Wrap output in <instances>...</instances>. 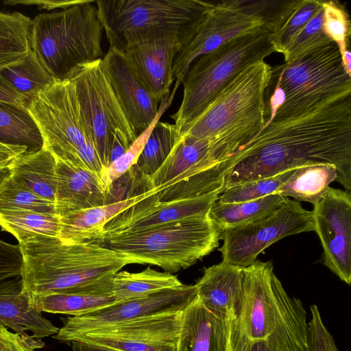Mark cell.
<instances>
[{
    "mask_svg": "<svg viewBox=\"0 0 351 351\" xmlns=\"http://www.w3.org/2000/svg\"><path fill=\"white\" fill-rule=\"evenodd\" d=\"M0 75L27 101L56 82L32 49L21 62L0 69Z\"/></svg>",
    "mask_w": 351,
    "mask_h": 351,
    "instance_id": "obj_33",
    "label": "cell"
},
{
    "mask_svg": "<svg viewBox=\"0 0 351 351\" xmlns=\"http://www.w3.org/2000/svg\"><path fill=\"white\" fill-rule=\"evenodd\" d=\"M186 43L182 36L167 34L134 44L121 52L141 82L160 102L169 95L174 81L173 61Z\"/></svg>",
    "mask_w": 351,
    "mask_h": 351,
    "instance_id": "obj_19",
    "label": "cell"
},
{
    "mask_svg": "<svg viewBox=\"0 0 351 351\" xmlns=\"http://www.w3.org/2000/svg\"><path fill=\"white\" fill-rule=\"evenodd\" d=\"M178 86V85L175 84L172 93L161 100L156 116L149 126L136 138L122 156L105 168L100 181L106 193L112 183L123 176L136 162L152 129L171 104Z\"/></svg>",
    "mask_w": 351,
    "mask_h": 351,
    "instance_id": "obj_35",
    "label": "cell"
},
{
    "mask_svg": "<svg viewBox=\"0 0 351 351\" xmlns=\"http://www.w3.org/2000/svg\"><path fill=\"white\" fill-rule=\"evenodd\" d=\"M220 229L209 213L89 241L113 250L132 263L156 265L167 272L186 269L218 247Z\"/></svg>",
    "mask_w": 351,
    "mask_h": 351,
    "instance_id": "obj_6",
    "label": "cell"
},
{
    "mask_svg": "<svg viewBox=\"0 0 351 351\" xmlns=\"http://www.w3.org/2000/svg\"><path fill=\"white\" fill-rule=\"evenodd\" d=\"M133 142L121 131H117L114 136L113 143L109 156V165L122 156Z\"/></svg>",
    "mask_w": 351,
    "mask_h": 351,
    "instance_id": "obj_46",
    "label": "cell"
},
{
    "mask_svg": "<svg viewBox=\"0 0 351 351\" xmlns=\"http://www.w3.org/2000/svg\"><path fill=\"white\" fill-rule=\"evenodd\" d=\"M314 231L323 248L324 264L351 282V193L329 186L313 204Z\"/></svg>",
    "mask_w": 351,
    "mask_h": 351,
    "instance_id": "obj_15",
    "label": "cell"
},
{
    "mask_svg": "<svg viewBox=\"0 0 351 351\" xmlns=\"http://www.w3.org/2000/svg\"><path fill=\"white\" fill-rule=\"evenodd\" d=\"M323 28L339 47L341 56L349 49L351 25L349 15L340 3L323 1Z\"/></svg>",
    "mask_w": 351,
    "mask_h": 351,
    "instance_id": "obj_40",
    "label": "cell"
},
{
    "mask_svg": "<svg viewBox=\"0 0 351 351\" xmlns=\"http://www.w3.org/2000/svg\"><path fill=\"white\" fill-rule=\"evenodd\" d=\"M351 95L298 117L271 121L245 146L223 189L319 162L334 165L351 193Z\"/></svg>",
    "mask_w": 351,
    "mask_h": 351,
    "instance_id": "obj_1",
    "label": "cell"
},
{
    "mask_svg": "<svg viewBox=\"0 0 351 351\" xmlns=\"http://www.w3.org/2000/svg\"><path fill=\"white\" fill-rule=\"evenodd\" d=\"M0 326L21 335L30 331L37 339L53 336L59 330L30 306L29 297L23 291L21 275L0 281Z\"/></svg>",
    "mask_w": 351,
    "mask_h": 351,
    "instance_id": "obj_23",
    "label": "cell"
},
{
    "mask_svg": "<svg viewBox=\"0 0 351 351\" xmlns=\"http://www.w3.org/2000/svg\"><path fill=\"white\" fill-rule=\"evenodd\" d=\"M243 268L221 261L204 267L195 284L197 296L211 313L223 320L239 319L243 300Z\"/></svg>",
    "mask_w": 351,
    "mask_h": 351,
    "instance_id": "obj_20",
    "label": "cell"
},
{
    "mask_svg": "<svg viewBox=\"0 0 351 351\" xmlns=\"http://www.w3.org/2000/svg\"><path fill=\"white\" fill-rule=\"evenodd\" d=\"M95 4L110 47L122 51L134 44L171 34L182 36L188 43L215 2L97 0Z\"/></svg>",
    "mask_w": 351,
    "mask_h": 351,
    "instance_id": "obj_8",
    "label": "cell"
},
{
    "mask_svg": "<svg viewBox=\"0 0 351 351\" xmlns=\"http://www.w3.org/2000/svg\"><path fill=\"white\" fill-rule=\"evenodd\" d=\"M0 143L23 146L25 154L44 147L41 132L25 107L0 101Z\"/></svg>",
    "mask_w": 351,
    "mask_h": 351,
    "instance_id": "obj_29",
    "label": "cell"
},
{
    "mask_svg": "<svg viewBox=\"0 0 351 351\" xmlns=\"http://www.w3.org/2000/svg\"><path fill=\"white\" fill-rule=\"evenodd\" d=\"M236 321L218 318L197 296L183 311L176 351H231Z\"/></svg>",
    "mask_w": 351,
    "mask_h": 351,
    "instance_id": "obj_21",
    "label": "cell"
},
{
    "mask_svg": "<svg viewBox=\"0 0 351 351\" xmlns=\"http://www.w3.org/2000/svg\"><path fill=\"white\" fill-rule=\"evenodd\" d=\"M246 351H274L264 340H250Z\"/></svg>",
    "mask_w": 351,
    "mask_h": 351,
    "instance_id": "obj_49",
    "label": "cell"
},
{
    "mask_svg": "<svg viewBox=\"0 0 351 351\" xmlns=\"http://www.w3.org/2000/svg\"><path fill=\"white\" fill-rule=\"evenodd\" d=\"M271 69L264 60L243 69L180 132L181 136L213 142L214 178L221 192L241 151L265 125L264 94Z\"/></svg>",
    "mask_w": 351,
    "mask_h": 351,
    "instance_id": "obj_2",
    "label": "cell"
},
{
    "mask_svg": "<svg viewBox=\"0 0 351 351\" xmlns=\"http://www.w3.org/2000/svg\"><path fill=\"white\" fill-rule=\"evenodd\" d=\"M289 197L271 194L254 200L233 204H213L209 215L220 229L249 223L280 208Z\"/></svg>",
    "mask_w": 351,
    "mask_h": 351,
    "instance_id": "obj_31",
    "label": "cell"
},
{
    "mask_svg": "<svg viewBox=\"0 0 351 351\" xmlns=\"http://www.w3.org/2000/svg\"><path fill=\"white\" fill-rule=\"evenodd\" d=\"M349 95L351 76L344 69L338 46L332 42L272 68L264 94V128Z\"/></svg>",
    "mask_w": 351,
    "mask_h": 351,
    "instance_id": "obj_4",
    "label": "cell"
},
{
    "mask_svg": "<svg viewBox=\"0 0 351 351\" xmlns=\"http://www.w3.org/2000/svg\"><path fill=\"white\" fill-rule=\"evenodd\" d=\"M56 172L55 212L60 217L106 204V193L100 178L95 173L58 158H56Z\"/></svg>",
    "mask_w": 351,
    "mask_h": 351,
    "instance_id": "obj_22",
    "label": "cell"
},
{
    "mask_svg": "<svg viewBox=\"0 0 351 351\" xmlns=\"http://www.w3.org/2000/svg\"><path fill=\"white\" fill-rule=\"evenodd\" d=\"M332 42L323 28L322 8L290 42L283 53L285 62L293 61L311 50Z\"/></svg>",
    "mask_w": 351,
    "mask_h": 351,
    "instance_id": "obj_39",
    "label": "cell"
},
{
    "mask_svg": "<svg viewBox=\"0 0 351 351\" xmlns=\"http://www.w3.org/2000/svg\"><path fill=\"white\" fill-rule=\"evenodd\" d=\"M110 278L81 289L43 295H28L32 307L54 314L80 316L117 302L110 293Z\"/></svg>",
    "mask_w": 351,
    "mask_h": 351,
    "instance_id": "obj_24",
    "label": "cell"
},
{
    "mask_svg": "<svg viewBox=\"0 0 351 351\" xmlns=\"http://www.w3.org/2000/svg\"><path fill=\"white\" fill-rule=\"evenodd\" d=\"M104 31L95 1L36 15L32 21L31 49L56 81L69 80L81 67L103 58Z\"/></svg>",
    "mask_w": 351,
    "mask_h": 351,
    "instance_id": "obj_7",
    "label": "cell"
},
{
    "mask_svg": "<svg viewBox=\"0 0 351 351\" xmlns=\"http://www.w3.org/2000/svg\"><path fill=\"white\" fill-rule=\"evenodd\" d=\"M16 210L56 214L54 202L38 196L10 178L0 191V213Z\"/></svg>",
    "mask_w": 351,
    "mask_h": 351,
    "instance_id": "obj_37",
    "label": "cell"
},
{
    "mask_svg": "<svg viewBox=\"0 0 351 351\" xmlns=\"http://www.w3.org/2000/svg\"><path fill=\"white\" fill-rule=\"evenodd\" d=\"M181 134L175 124L158 121L152 130L136 162L128 170L137 180L153 176L165 162Z\"/></svg>",
    "mask_w": 351,
    "mask_h": 351,
    "instance_id": "obj_30",
    "label": "cell"
},
{
    "mask_svg": "<svg viewBox=\"0 0 351 351\" xmlns=\"http://www.w3.org/2000/svg\"><path fill=\"white\" fill-rule=\"evenodd\" d=\"M23 291L43 295L73 291L112 277L129 258L98 244L69 243L37 234L19 242Z\"/></svg>",
    "mask_w": 351,
    "mask_h": 351,
    "instance_id": "obj_3",
    "label": "cell"
},
{
    "mask_svg": "<svg viewBox=\"0 0 351 351\" xmlns=\"http://www.w3.org/2000/svg\"><path fill=\"white\" fill-rule=\"evenodd\" d=\"M182 314L160 315L100 328L80 335L71 342L86 341L121 351H176Z\"/></svg>",
    "mask_w": 351,
    "mask_h": 351,
    "instance_id": "obj_16",
    "label": "cell"
},
{
    "mask_svg": "<svg viewBox=\"0 0 351 351\" xmlns=\"http://www.w3.org/2000/svg\"><path fill=\"white\" fill-rule=\"evenodd\" d=\"M31 19L0 11V69L21 62L31 50Z\"/></svg>",
    "mask_w": 351,
    "mask_h": 351,
    "instance_id": "obj_32",
    "label": "cell"
},
{
    "mask_svg": "<svg viewBox=\"0 0 351 351\" xmlns=\"http://www.w3.org/2000/svg\"><path fill=\"white\" fill-rule=\"evenodd\" d=\"M262 27H265L264 23L254 10L251 1L215 2L192 38L174 59L173 75L176 84L180 85L182 82L191 64L200 56L234 38Z\"/></svg>",
    "mask_w": 351,
    "mask_h": 351,
    "instance_id": "obj_13",
    "label": "cell"
},
{
    "mask_svg": "<svg viewBox=\"0 0 351 351\" xmlns=\"http://www.w3.org/2000/svg\"><path fill=\"white\" fill-rule=\"evenodd\" d=\"M324 1L300 0L283 25L271 34V40L276 52L284 53L293 38L322 8Z\"/></svg>",
    "mask_w": 351,
    "mask_h": 351,
    "instance_id": "obj_38",
    "label": "cell"
},
{
    "mask_svg": "<svg viewBox=\"0 0 351 351\" xmlns=\"http://www.w3.org/2000/svg\"><path fill=\"white\" fill-rule=\"evenodd\" d=\"M311 318L308 322V351H339L333 337L322 319L317 305L310 306Z\"/></svg>",
    "mask_w": 351,
    "mask_h": 351,
    "instance_id": "obj_41",
    "label": "cell"
},
{
    "mask_svg": "<svg viewBox=\"0 0 351 351\" xmlns=\"http://www.w3.org/2000/svg\"><path fill=\"white\" fill-rule=\"evenodd\" d=\"M182 285L176 276L147 267L136 273L117 272L112 278L111 293L117 302L145 298Z\"/></svg>",
    "mask_w": 351,
    "mask_h": 351,
    "instance_id": "obj_28",
    "label": "cell"
},
{
    "mask_svg": "<svg viewBox=\"0 0 351 351\" xmlns=\"http://www.w3.org/2000/svg\"><path fill=\"white\" fill-rule=\"evenodd\" d=\"M145 193L114 203L75 211L60 217L58 238L64 243L89 242L100 237L106 223L146 196Z\"/></svg>",
    "mask_w": 351,
    "mask_h": 351,
    "instance_id": "obj_25",
    "label": "cell"
},
{
    "mask_svg": "<svg viewBox=\"0 0 351 351\" xmlns=\"http://www.w3.org/2000/svg\"><path fill=\"white\" fill-rule=\"evenodd\" d=\"M45 343L26 332H12L6 327L0 326V351H35L43 348Z\"/></svg>",
    "mask_w": 351,
    "mask_h": 351,
    "instance_id": "obj_43",
    "label": "cell"
},
{
    "mask_svg": "<svg viewBox=\"0 0 351 351\" xmlns=\"http://www.w3.org/2000/svg\"><path fill=\"white\" fill-rule=\"evenodd\" d=\"M0 226L2 230L13 234L19 242L37 234L58 237L60 217L56 214L31 210L6 212L0 213Z\"/></svg>",
    "mask_w": 351,
    "mask_h": 351,
    "instance_id": "obj_34",
    "label": "cell"
},
{
    "mask_svg": "<svg viewBox=\"0 0 351 351\" xmlns=\"http://www.w3.org/2000/svg\"><path fill=\"white\" fill-rule=\"evenodd\" d=\"M82 0L78 1H16V0H8L4 1L3 3L5 5H15L16 4H24V5H35L40 9L52 10L61 8L62 10L68 8L72 5H76L80 3Z\"/></svg>",
    "mask_w": 351,
    "mask_h": 351,
    "instance_id": "obj_44",
    "label": "cell"
},
{
    "mask_svg": "<svg viewBox=\"0 0 351 351\" xmlns=\"http://www.w3.org/2000/svg\"><path fill=\"white\" fill-rule=\"evenodd\" d=\"M298 167L275 176L237 184L224 189L217 201L221 204H233L254 200L274 194Z\"/></svg>",
    "mask_w": 351,
    "mask_h": 351,
    "instance_id": "obj_36",
    "label": "cell"
},
{
    "mask_svg": "<svg viewBox=\"0 0 351 351\" xmlns=\"http://www.w3.org/2000/svg\"><path fill=\"white\" fill-rule=\"evenodd\" d=\"M23 146L10 145L0 143V167H8L19 156L26 153Z\"/></svg>",
    "mask_w": 351,
    "mask_h": 351,
    "instance_id": "obj_47",
    "label": "cell"
},
{
    "mask_svg": "<svg viewBox=\"0 0 351 351\" xmlns=\"http://www.w3.org/2000/svg\"><path fill=\"white\" fill-rule=\"evenodd\" d=\"M56 167L55 156L45 147L36 153L18 156L10 165L11 178L15 182L52 202H55L57 185Z\"/></svg>",
    "mask_w": 351,
    "mask_h": 351,
    "instance_id": "obj_26",
    "label": "cell"
},
{
    "mask_svg": "<svg viewBox=\"0 0 351 351\" xmlns=\"http://www.w3.org/2000/svg\"><path fill=\"white\" fill-rule=\"evenodd\" d=\"M222 261L241 268L275 242L290 235L314 231L313 212L289 198L278 210L249 223L220 230Z\"/></svg>",
    "mask_w": 351,
    "mask_h": 351,
    "instance_id": "obj_12",
    "label": "cell"
},
{
    "mask_svg": "<svg viewBox=\"0 0 351 351\" xmlns=\"http://www.w3.org/2000/svg\"><path fill=\"white\" fill-rule=\"evenodd\" d=\"M26 108L36 121L44 147L56 158L84 167L101 178L105 169L82 119L74 84L56 81L38 92Z\"/></svg>",
    "mask_w": 351,
    "mask_h": 351,
    "instance_id": "obj_10",
    "label": "cell"
},
{
    "mask_svg": "<svg viewBox=\"0 0 351 351\" xmlns=\"http://www.w3.org/2000/svg\"><path fill=\"white\" fill-rule=\"evenodd\" d=\"M70 344H71L73 351H121L114 348L82 341H72Z\"/></svg>",
    "mask_w": 351,
    "mask_h": 351,
    "instance_id": "obj_48",
    "label": "cell"
},
{
    "mask_svg": "<svg viewBox=\"0 0 351 351\" xmlns=\"http://www.w3.org/2000/svg\"><path fill=\"white\" fill-rule=\"evenodd\" d=\"M102 64L117 100L137 138L155 119L159 101L141 82L121 51L110 47Z\"/></svg>",
    "mask_w": 351,
    "mask_h": 351,
    "instance_id": "obj_18",
    "label": "cell"
},
{
    "mask_svg": "<svg viewBox=\"0 0 351 351\" xmlns=\"http://www.w3.org/2000/svg\"><path fill=\"white\" fill-rule=\"evenodd\" d=\"M271 32L265 27L238 36L202 55L191 64L183 81V97L171 116L180 132L241 71L276 52Z\"/></svg>",
    "mask_w": 351,
    "mask_h": 351,
    "instance_id": "obj_9",
    "label": "cell"
},
{
    "mask_svg": "<svg viewBox=\"0 0 351 351\" xmlns=\"http://www.w3.org/2000/svg\"><path fill=\"white\" fill-rule=\"evenodd\" d=\"M221 193L215 191L197 197L166 202H156L145 196L110 219L101 237L134 232L208 214Z\"/></svg>",
    "mask_w": 351,
    "mask_h": 351,
    "instance_id": "obj_17",
    "label": "cell"
},
{
    "mask_svg": "<svg viewBox=\"0 0 351 351\" xmlns=\"http://www.w3.org/2000/svg\"><path fill=\"white\" fill-rule=\"evenodd\" d=\"M239 324L252 341L264 340L274 351H308V322L300 300L290 297L271 261L257 260L243 268Z\"/></svg>",
    "mask_w": 351,
    "mask_h": 351,
    "instance_id": "obj_5",
    "label": "cell"
},
{
    "mask_svg": "<svg viewBox=\"0 0 351 351\" xmlns=\"http://www.w3.org/2000/svg\"><path fill=\"white\" fill-rule=\"evenodd\" d=\"M197 298L195 285L156 293L149 296L116 302L80 316L62 319L64 325L53 335L56 340L70 344L84 332L100 328L156 315L183 311Z\"/></svg>",
    "mask_w": 351,
    "mask_h": 351,
    "instance_id": "obj_14",
    "label": "cell"
},
{
    "mask_svg": "<svg viewBox=\"0 0 351 351\" xmlns=\"http://www.w3.org/2000/svg\"><path fill=\"white\" fill-rule=\"evenodd\" d=\"M0 101L26 108L27 99L0 75Z\"/></svg>",
    "mask_w": 351,
    "mask_h": 351,
    "instance_id": "obj_45",
    "label": "cell"
},
{
    "mask_svg": "<svg viewBox=\"0 0 351 351\" xmlns=\"http://www.w3.org/2000/svg\"><path fill=\"white\" fill-rule=\"evenodd\" d=\"M23 265L19 245H12L0 240V281L21 275Z\"/></svg>",
    "mask_w": 351,
    "mask_h": 351,
    "instance_id": "obj_42",
    "label": "cell"
},
{
    "mask_svg": "<svg viewBox=\"0 0 351 351\" xmlns=\"http://www.w3.org/2000/svg\"><path fill=\"white\" fill-rule=\"evenodd\" d=\"M11 176L12 171L10 166L0 167V191L5 185Z\"/></svg>",
    "mask_w": 351,
    "mask_h": 351,
    "instance_id": "obj_50",
    "label": "cell"
},
{
    "mask_svg": "<svg viewBox=\"0 0 351 351\" xmlns=\"http://www.w3.org/2000/svg\"><path fill=\"white\" fill-rule=\"evenodd\" d=\"M336 167L330 163L319 162L299 167L274 193L296 202L315 204L325 194L330 184L337 180Z\"/></svg>",
    "mask_w": 351,
    "mask_h": 351,
    "instance_id": "obj_27",
    "label": "cell"
},
{
    "mask_svg": "<svg viewBox=\"0 0 351 351\" xmlns=\"http://www.w3.org/2000/svg\"><path fill=\"white\" fill-rule=\"evenodd\" d=\"M75 86L80 112L104 168L114 134L121 131L136 140L105 73L102 58L79 69L69 80Z\"/></svg>",
    "mask_w": 351,
    "mask_h": 351,
    "instance_id": "obj_11",
    "label": "cell"
}]
</instances>
